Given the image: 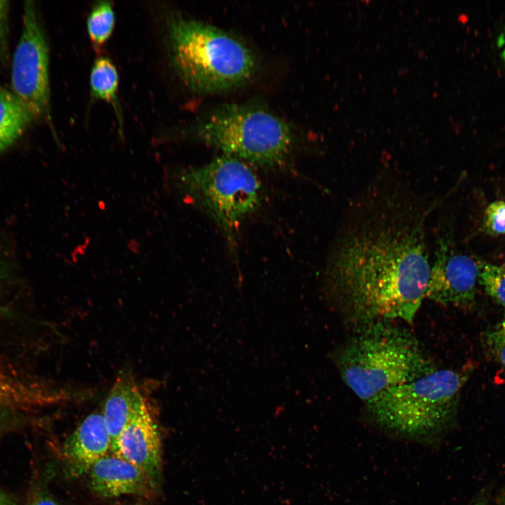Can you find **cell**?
Segmentation results:
<instances>
[{"label": "cell", "mask_w": 505, "mask_h": 505, "mask_svg": "<svg viewBox=\"0 0 505 505\" xmlns=\"http://www.w3.org/2000/svg\"><path fill=\"white\" fill-rule=\"evenodd\" d=\"M441 201L385 168L346 203L325 260L323 289L358 325L414 321L429 278L428 223Z\"/></svg>", "instance_id": "6da1fadb"}, {"label": "cell", "mask_w": 505, "mask_h": 505, "mask_svg": "<svg viewBox=\"0 0 505 505\" xmlns=\"http://www.w3.org/2000/svg\"><path fill=\"white\" fill-rule=\"evenodd\" d=\"M336 364L344 382L365 403L438 368L410 330L389 321L358 326Z\"/></svg>", "instance_id": "7a4b0ae2"}, {"label": "cell", "mask_w": 505, "mask_h": 505, "mask_svg": "<svg viewBox=\"0 0 505 505\" xmlns=\"http://www.w3.org/2000/svg\"><path fill=\"white\" fill-rule=\"evenodd\" d=\"M171 62L183 83L200 93L224 92L248 81L257 70L253 52L212 25L183 17L168 23Z\"/></svg>", "instance_id": "3957f363"}, {"label": "cell", "mask_w": 505, "mask_h": 505, "mask_svg": "<svg viewBox=\"0 0 505 505\" xmlns=\"http://www.w3.org/2000/svg\"><path fill=\"white\" fill-rule=\"evenodd\" d=\"M252 168L237 159L221 155L172 175L184 201L206 213L234 250L242 224L260 209L264 199L263 184Z\"/></svg>", "instance_id": "277c9868"}, {"label": "cell", "mask_w": 505, "mask_h": 505, "mask_svg": "<svg viewBox=\"0 0 505 505\" xmlns=\"http://www.w3.org/2000/svg\"><path fill=\"white\" fill-rule=\"evenodd\" d=\"M195 135L222 155L267 170L284 166L294 144L285 120L248 105L227 104L213 109L197 123Z\"/></svg>", "instance_id": "5b68a950"}, {"label": "cell", "mask_w": 505, "mask_h": 505, "mask_svg": "<svg viewBox=\"0 0 505 505\" xmlns=\"http://www.w3.org/2000/svg\"><path fill=\"white\" fill-rule=\"evenodd\" d=\"M468 377L466 369L438 368L382 392L366 407L386 429L414 437L433 436L454 419Z\"/></svg>", "instance_id": "8992f818"}, {"label": "cell", "mask_w": 505, "mask_h": 505, "mask_svg": "<svg viewBox=\"0 0 505 505\" xmlns=\"http://www.w3.org/2000/svg\"><path fill=\"white\" fill-rule=\"evenodd\" d=\"M11 80L14 95L32 119L48 118V47L36 6L30 1L24 4L22 29L13 55Z\"/></svg>", "instance_id": "52a82bcc"}, {"label": "cell", "mask_w": 505, "mask_h": 505, "mask_svg": "<svg viewBox=\"0 0 505 505\" xmlns=\"http://www.w3.org/2000/svg\"><path fill=\"white\" fill-rule=\"evenodd\" d=\"M479 261L459 250L449 229L436 227L433 258L425 297L446 307L473 304L479 279Z\"/></svg>", "instance_id": "ba28073f"}, {"label": "cell", "mask_w": 505, "mask_h": 505, "mask_svg": "<svg viewBox=\"0 0 505 505\" xmlns=\"http://www.w3.org/2000/svg\"><path fill=\"white\" fill-rule=\"evenodd\" d=\"M112 452L142 470L157 486L161 471V438L147 403L123 430Z\"/></svg>", "instance_id": "9c48e42d"}, {"label": "cell", "mask_w": 505, "mask_h": 505, "mask_svg": "<svg viewBox=\"0 0 505 505\" xmlns=\"http://www.w3.org/2000/svg\"><path fill=\"white\" fill-rule=\"evenodd\" d=\"M112 442L102 412L88 415L65 440L61 450L66 473L79 478L111 450Z\"/></svg>", "instance_id": "30bf717a"}, {"label": "cell", "mask_w": 505, "mask_h": 505, "mask_svg": "<svg viewBox=\"0 0 505 505\" xmlns=\"http://www.w3.org/2000/svg\"><path fill=\"white\" fill-rule=\"evenodd\" d=\"M88 473L90 489L102 497L126 494L148 497L156 488L142 470L114 454L101 458Z\"/></svg>", "instance_id": "8fae6325"}, {"label": "cell", "mask_w": 505, "mask_h": 505, "mask_svg": "<svg viewBox=\"0 0 505 505\" xmlns=\"http://www.w3.org/2000/svg\"><path fill=\"white\" fill-rule=\"evenodd\" d=\"M145 403L131 376L123 374L116 378L101 412L111 438V451L123 430Z\"/></svg>", "instance_id": "7c38bea8"}, {"label": "cell", "mask_w": 505, "mask_h": 505, "mask_svg": "<svg viewBox=\"0 0 505 505\" xmlns=\"http://www.w3.org/2000/svg\"><path fill=\"white\" fill-rule=\"evenodd\" d=\"M32 120L28 110L13 93L0 88V152L22 134Z\"/></svg>", "instance_id": "4fadbf2b"}, {"label": "cell", "mask_w": 505, "mask_h": 505, "mask_svg": "<svg viewBox=\"0 0 505 505\" xmlns=\"http://www.w3.org/2000/svg\"><path fill=\"white\" fill-rule=\"evenodd\" d=\"M119 74L113 62L101 56L93 63L90 74V95L94 100L105 101L113 107L119 129L122 130L123 119L118 98Z\"/></svg>", "instance_id": "5bb4252c"}, {"label": "cell", "mask_w": 505, "mask_h": 505, "mask_svg": "<svg viewBox=\"0 0 505 505\" xmlns=\"http://www.w3.org/2000/svg\"><path fill=\"white\" fill-rule=\"evenodd\" d=\"M115 24V14L109 1H98L92 8L86 22L89 39L100 50L111 36Z\"/></svg>", "instance_id": "9a60e30c"}, {"label": "cell", "mask_w": 505, "mask_h": 505, "mask_svg": "<svg viewBox=\"0 0 505 505\" xmlns=\"http://www.w3.org/2000/svg\"><path fill=\"white\" fill-rule=\"evenodd\" d=\"M478 281L486 292L505 310V268L479 261Z\"/></svg>", "instance_id": "2e32d148"}, {"label": "cell", "mask_w": 505, "mask_h": 505, "mask_svg": "<svg viewBox=\"0 0 505 505\" xmlns=\"http://www.w3.org/2000/svg\"><path fill=\"white\" fill-rule=\"evenodd\" d=\"M484 227L492 235L505 234V201H494L487 207L485 211Z\"/></svg>", "instance_id": "e0dca14e"}, {"label": "cell", "mask_w": 505, "mask_h": 505, "mask_svg": "<svg viewBox=\"0 0 505 505\" xmlns=\"http://www.w3.org/2000/svg\"><path fill=\"white\" fill-rule=\"evenodd\" d=\"M485 342L490 353L505 368V318L487 332Z\"/></svg>", "instance_id": "ac0fdd59"}, {"label": "cell", "mask_w": 505, "mask_h": 505, "mask_svg": "<svg viewBox=\"0 0 505 505\" xmlns=\"http://www.w3.org/2000/svg\"><path fill=\"white\" fill-rule=\"evenodd\" d=\"M26 505H60L48 492L36 489L30 494Z\"/></svg>", "instance_id": "d6986e66"}, {"label": "cell", "mask_w": 505, "mask_h": 505, "mask_svg": "<svg viewBox=\"0 0 505 505\" xmlns=\"http://www.w3.org/2000/svg\"><path fill=\"white\" fill-rule=\"evenodd\" d=\"M8 10V1H0V48L5 46Z\"/></svg>", "instance_id": "ffe728a7"}, {"label": "cell", "mask_w": 505, "mask_h": 505, "mask_svg": "<svg viewBox=\"0 0 505 505\" xmlns=\"http://www.w3.org/2000/svg\"><path fill=\"white\" fill-rule=\"evenodd\" d=\"M0 505H18L13 497L3 487L0 483Z\"/></svg>", "instance_id": "44dd1931"}, {"label": "cell", "mask_w": 505, "mask_h": 505, "mask_svg": "<svg viewBox=\"0 0 505 505\" xmlns=\"http://www.w3.org/2000/svg\"><path fill=\"white\" fill-rule=\"evenodd\" d=\"M4 274V267H3V264L1 263V260H0V281L1 280ZM6 311H7V310H6V309L3 308V307L0 305V314H1V313L6 314Z\"/></svg>", "instance_id": "7402d4cb"}, {"label": "cell", "mask_w": 505, "mask_h": 505, "mask_svg": "<svg viewBox=\"0 0 505 505\" xmlns=\"http://www.w3.org/2000/svg\"><path fill=\"white\" fill-rule=\"evenodd\" d=\"M498 505H505V497L501 499Z\"/></svg>", "instance_id": "603a6c76"}, {"label": "cell", "mask_w": 505, "mask_h": 505, "mask_svg": "<svg viewBox=\"0 0 505 505\" xmlns=\"http://www.w3.org/2000/svg\"><path fill=\"white\" fill-rule=\"evenodd\" d=\"M502 267H504L505 268V264H504V266H502Z\"/></svg>", "instance_id": "cb8c5ba5"}, {"label": "cell", "mask_w": 505, "mask_h": 505, "mask_svg": "<svg viewBox=\"0 0 505 505\" xmlns=\"http://www.w3.org/2000/svg\"><path fill=\"white\" fill-rule=\"evenodd\" d=\"M504 56H505V52H504Z\"/></svg>", "instance_id": "d4e9b609"}]
</instances>
